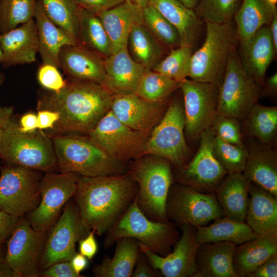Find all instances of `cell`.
I'll return each mask as SVG.
<instances>
[{"instance_id": "cell-10", "label": "cell", "mask_w": 277, "mask_h": 277, "mask_svg": "<svg viewBox=\"0 0 277 277\" xmlns=\"http://www.w3.org/2000/svg\"><path fill=\"white\" fill-rule=\"evenodd\" d=\"M40 171L14 165L1 169L0 211L21 217L40 201Z\"/></svg>"}, {"instance_id": "cell-27", "label": "cell", "mask_w": 277, "mask_h": 277, "mask_svg": "<svg viewBox=\"0 0 277 277\" xmlns=\"http://www.w3.org/2000/svg\"><path fill=\"white\" fill-rule=\"evenodd\" d=\"M236 245L229 242L203 243L196 254V277H238L232 263Z\"/></svg>"}, {"instance_id": "cell-23", "label": "cell", "mask_w": 277, "mask_h": 277, "mask_svg": "<svg viewBox=\"0 0 277 277\" xmlns=\"http://www.w3.org/2000/svg\"><path fill=\"white\" fill-rule=\"evenodd\" d=\"M97 15L109 37L111 54L127 46L133 28L143 24V9L125 1Z\"/></svg>"}, {"instance_id": "cell-41", "label": "cell", "mask_w": 277, "mask_h": 277, "mask_svg": "<svg viewBox=\"0 0 277 277\" xmlns=\"http://www.w3.org/2000/svg\"><path fill=\"white\" fill-rule=\"evenodd\" d=\"M193 48L180 46L172 48L151 69L180 83L187 78Z\"/></svg>"}, {"instance_id": "cell-19", "label": "cell", "mask_w": 277, "mask_h": 277, "mask_svg": "<svg viewBox=\"0 0 277 277\" xmlns=\"http://www.w3.org/2000/svg\"><path fill=\"white\" fill-rule=\"evenodd\" d=\"M164 103L146 101L135 93L114 94L110 111L122 123L140 131L150 132L164 114Z\"/></svg>"}, {"instance_id": "cell-61", "label": "cell", "mask_w": 277, "mask_h": 277, "mask_svg": "<svg viewBox=\"0 0 277 277\" xmlns=\"http://www.w3.org/2000/svg\"><path fill=\"white\" fill-rule=\"evenodd\" d=\"M125 1L136 5L142 9H144L149 5V0H125Z\"/></svg>"}, {"instance_id": "cell-36", "label": "cell", "mask_w": 277, "mask_h": 277, "mask_svg": "<svg viewBox=\"0 0 277 277\" xmlns=\"http://www.w3.org/2000/svg\"><path fill=\"white\" fill-rule=\"evenodd\" d=\"M78 42L105 57L111 54L108 34L97 14L80 7Z\"/></svg>"}, {"instance_id": "cell-47", "label": "cell", "mask_w": 277, "mask_h": 277, "mask_svg": "<svg viewBox=\"0 0 277 277\" xmlns=\"http://www.w3.org/2000/svg\"><path fill=\"white\" fill-rule=\"evenodd\" d=\"M43 277H81L73 269L70 261L55 263L40 272Z\"/></svg>"}, {"instance_id": "cell-28", "label": "cell", "mask_w": 277, "mask_h": 277, "mask_svg": "<svg viewBox=\"0 0 277 277\" xmlns=\"http://www.w3.org/2000/svg\"><path fill=\"white\" fill-rule=\"evenodd\" d=\"M214 193L224 216L245 222L249 199V181L243 172L227 173Z\"/></svg>"}, {"instance_id": "cell-21", "label": "cell", "mask_w": 277, "mask_h": 277, "mask_svg": "<svg viewBox=\"0 0 277 277\" xmlns=\"http://www.w3.org/2000/svg\"><path fill=\"white\" fill-rule=\"evenodd\" d=\"M58 61L60 68L71 78L104 85V60L95 51L80 44L65 46L60 52Z\"/></svg>"}, {"instance_id": "cell-48", "label": "cell", "mask_w": 277, "mask_h": 277, "mask_svg": "<svg viewBox=\"0 0 277 277\" xmlns=\"http://www.w3.org/2000/svg\"><path fill=\"white\" fill-rule=\"evenodd\" d=\"M81 7L96 14L111 9L125 0H75Z\"/></svg>"}, {"instance_id": "cell-20", "label": "cell", "mask_w": 277, "mask_h": 277, "mask_svg": "<svg viewBox=\"0 0 277 277\" xmlns=\"http://www.w3.org/2000/svg\"><path fill=\"white\" fill-rule=\"evenodd\" d=\"M0 48L3 54L1 64L4 68L35 62L38 40L34 19L0 34Z\"/></svg>"}, {"instance_id": "cell-26", "label": "cell", "mask_w": 277, "mask_h": 277, "mask_svg": "<svg viewBox=\"0 0 277 277\" xmlns=\"http://www.w3.org/2000/svg\"><path fill=\"white\" fill-rule=\"evenodd\" d=\"M34 17L37 27L38 52L42 64H51L58 68V56L61 49L65 46L80 44L48 18L39 0H37Z\"/></svg>"}, {"instance_id": "cell-29", "label": "cell", "mask_w": 277, "mask_h": 277, "mask_svg": "<svg viewBox=\"0 0 277 277\" xmlns=\"http://www.w3.org/2000/svg\"><path fill=\"white\" fill-rule=\"evenodd\" d=\"M149 5L176 29L180 46L193 48L201 27V19L194 10L186 7L178 0H149Z\"/></svg>"}, {"instance_id": "cell-64", "label": "cell", "mask_w": 277, "mask_h": 277, "mask_svg": "<svg viewBox=\"0 0 277 277\" xmlns=\"http://www.w3.org/2000/svg\"><path fill=\"white\" fill-rule=\"evenodd\" d=\"M4 256L3 250L0 247V264L4 261Z\"/></svg>"}, {"instance_id": "cell-6", "label": "cell", "mask_w": 277, "mask_h": 277, "mask_svg": "<svg viewBox=\"0 0 277 277\" xmlns=\"http://www.w3.org/2000/svg\"><path fill=\"white\" fill-rule=\"evenodd\" d=\"M206 34L202 46L191 57L190 79L221 85L229 58L235 50V31L231 23L206 22Z\"/></svg>"}, {"instance_id": "cell-31", "label": "cell", "mask_w": 277, "mask_h": 277, "mask_svg": "<svg viewBox=\"0 0 277 277\" xmlns=\"http://www.w3.org/2000/svg\"><path fill=\"white\" fill-rule=\"evenodd\" d=\"M245 222L258 235L277 229V197L249 182Z\"/></svg>"}, {"instance_id": "cell-62", "label": "cell", "mask_w": 277, "mask_h": 277, "mask_svg": "<svg viewBox=\"0 0 277 277\" xmlns=\"http://www.w3.org/2000/svg\"><path fill=\"white\" fill-rule=\"evenodd\" d=\"M186 7L194 10L199 0H178Z\"/></svg>"}, {"instance_id": "cell-53", "label": "cell", "mask_w": 277, "mask_h": 277, "mask_svg": "<svg viewBox=\"0 0 277 277\" xmlns=\"http://www.w3.org/2000/svg\"><path fill=\"white\" fill-rule=\"evenodd\" d=\"M142 251V250H141ZM131 276H156L155 270L151 266L145 254L142 251L135 265Z\"/></svg>"}, {"instance_id": "cell-54", "label": "cell", "mask_w": 277, "mask_h": 277, "mask_svg": "<svg viewBox=\"0 0 277 277\" xmlns=\"http://www.w3.org/2000/svg\"><path fill=\"white\" fill-rule=\"evenodd\" d=\"M13 107L2 106L0 103V159L1 150L6 129L12 118Z\"/></svg>"}, {"instance_id": "cell-24", "label": "cell", "mask_w": 277, "mask_h": 277, "mask_svg": "<svg viewBox=\"0 0 277 277\" xmlns=\"http://www.w3.org/2000/svg\"><path fill=\"white\" fill-rule=\"evenodd\" d=\"M240 44L241 64L249 76L259 86L264 83L266 70L276 53L268 27H263Z\"/></svg>"}, {"instance_id": "cell-40", "label": "cell", "mask_w": 277, "mask_h": 277, "mask_svg": "<svg viewBox=\"0 0 277 277\" xmlns=\"http://www.w3.org/2000/svg\"><path fill=\"white\" fill-rule=\"evenodd\" d=\"M36 2L37 0H0V33L33 19Z\"/></svg>"}, {"instance_id": "cell-49", "label": "cell", "mask_w": 277, "mask_h": 277, "mask_svg": "<svg viewBox=\"0 0 277 277\" xmlns=\"http://www.w3.org/2000/svg\"><path fill=\"white\" fill-rule=\"evenodd\" d=\"M21 219L0 211V245L9 238Z\"/></svg>"}, {"instance_id": "cell-46", "label": "cell", "mask_w": 277, "mask_h": 277, "mask_svg": "<svg viewBox=\"0 0 277 277\" xmlns=\"http://www.w3.org/2000/svg\"><path fill=\"white\" fill-rule=\"evenodd\" d=\"M39 84L45 89L52 92H57L63 89L66 84L58 68L49 64H42L37 73Z\"/></svg>"}, {"instance_id": "cell-39", "label": "cell", "mask_w": 277, "mask_h": 277, "mask_svg": "<svg viewBox=\"0 0 277 277\" xmlns=\"http://www.w3.org/2000/svg\"><path fill=\"white\" fill-rule=\"evenodd\" d=\"M180 83L152 70H146L142 76L135 93L152 103H165L177 88Z\"/></svg>"}, {"instance_id": "cell-22", "label": "cell", "mask_w": 277, "mask_h": 277, "mask_svg": "<svg viewBox=\"0 0 277 277\" xmlns=\"http://www.w3.org/2000/svg\"><path fill=\"white\" fill-rule=\"evenodd\" d=\"M104 86L113 94L135 93L138 82L147 70L130 55L127 46L106 57Z\"/></svg>"}, {"instance_id": "cell-45", "label": "cell", "mask_w": 277, "mask_h": 277, "mask_svg": "<svg viewBox=\"0 0 277 277\" xmlns=\"http://www.w3.org/2000/svg\"><path fill=\"white\" fill-rule=\"evenodd\" d=\"M210 127L215 135L223 141L237 145H243L238 120L217 114Z\"/></svg>"}, {"instance_id": "cell-15", "label": "cell", "mask_w": 277, "mask_h": 277, "mask_svg": "<svg viewBox=\"0 0 277 277\" xmlns=\"http://www.w3.org/2000/svg\"><path fill=\"white\" fill-rule=\"evenodd\" d=\"M46 232L34 229L28 221L21 219L8 239L4 262L18 277L39 276Z\"/></svg>"}, {"instance_id": "cell-59", "label": "cell", "mask_w": 277, "mask_h": 277, "mask_svg": "<svg viewBox=\"0 0 277 277\" xmlns=\"http://www.w3.org/2000/svg\"><path fill=\"white\" fill-rule=\"evenodd\" d=\"M271 16L277 12V0H260Z\"/></svg>"}, {"instance_id": "cell-3", "label": "cell", "mask_w": 277, "mask_h": 277, "mask_svg": "<svg viewBox=\"0 0 277 277\" xmlns=\"http://www.w3.org/2000/svg\"><path fill=\"white\" fill-rule=\"evenodd\" d=\"M57 167L62 172L95 177L122 173L118 161L94 143L88 136L68 133L52 138Z\"/></svg>"}, {"instance_id": "cell-34", "label": "cell", "mask_w": 277, "mask_h": 277, "mask_svg": "<svg viewBox=\"0 0 277 277\" xmlns=\"http://www.w3.org/2000/svg\"><path fill=\"white\" fill-rule=\"evenodd\" d=\"M127 49L132 59L147 70H151L162 60L164 53L161 43L144 24L136 25L132 29Z\"/></svg>"}, {"instance_id": "cell-50", "label": "cell", "mask_w": 277, "mask_h": 277, "mask_svg": "<svg viewBox=\"0 0 277 277\" xmlns=\"http://www.w3.org/2000/svg\"><path fill=\"white\" fill-rule=\"evenodd\" d=\"M60 118L59 113L53 110L39 109L37 114V129H52Z\"/></svg>"}, {"instance_id": "cell-37", "label": "cell", "mask_w": 277, "mask_h": 277, "mask_svg": "<svg viewBox=\"0 0 277 277\" xmlns=\"http://www.w3.org/2000/svg\"><path fill=\"white\" fill-rule=\"evenodd\" d=\"M245 131L262 144L270 143L277 132V107L255 104L244 119Z\"/></svg>"}, {"instance_id": "cell-5", "label": "cell", "mask_w": 277, "mask_h": 277, "mask_svg": "<svg viewBox=\"0 0 277 277\" xmlns=\"http://www.w3.org/2000/svg\"><path fill=\"white\" fill-rule=\"evenodd\" d=\"M149 155L136 159L128 173L138 184L136 197L141 210L156 222H168L166 204L172 184L170 162L161 157Z\"/></svg>"}, {"instance_id": "cell-63", "label": "cell", "mask_w": 277, "mask_h": 277, "mask_svg": "<svg viewBox=\"0 0 277 277\" xmlns=\"http://www.w3.org/2000/svg\"><path fill=\"white\" fill-rule=\"evenodd\" d=\"M2 50L0 48V64L1 63V61H2ZM4 80H5V76L4 75V74L0 72V86L2 85L4 81Z\"/></svg>"}, {"instance_id": "cell-44", "label": "cell", "mask_w": 277, "mask_h": 277, "mask_svg": "<svg viewBox=\"0 0 277 277\" xmlns=\"http://www.w3.org/2000/svg\"><path fill=\"white\" fill-rule=\"evenodd\" d=\"M239 2L240 0H199L194 10L205 23H227L233 18Z\"/></svg>"}, {"instance_id": "cell-32", "label": "cell", "mask_w": 277, "mask_h": 277, "mask_svg": "<svg viewBox=\"0 0 277 277\" xmlns=\"http://www.w3.org/2000/svg\"><path fill=\"white\" fill-rule=\"evenodd\" d=\"M214 221L209 226H195V239L199 244L229 242L237 246L258 235L245 222L226 216Z\"/></svg>"}, {"instance_id": "cell-38", "label": "cell", "mask_w": 277, "mask_h": 277, "mask_svg": "<svg viewBox=\"0 0 277 277\" xmlns=\"http://www.w3.org/2000/svg\"><path fill=\"white\" fill-rule=\"evenodd\" d=\"M39 1L48 18L78 42L80 6L75 0Z\"/></svg>"}, {"instance_id": "cell-58", "label": "cell", "mask_w": 277, "mask_h": 277, "mask_svg": "<svg viewBox=\"0 0 277 277\" xmlns=\"http://www.w3.org/2000/svg\"><path fill=\"white\" fill-rule=\"evenodd\" d=\"M268 29L276 52H277V12L272 16Z\"/></svg>"}, {"instance_id": "cell-16", "label": "cell", "mask_w": 277, "mask_h": 277, "mask_svg": "<svg viewBox=\"0 0 277 277\" xmlns=\"http://www.w3.org/2000/svg\"><path fill=\"white\" fill-rule=\"evenodd\" d=\"M179 88L183 95L185 131L189 137L200 136L211 127L217 114L219 87L186 78Z\"/></svg>"}, {"instance_id": "cell-30", "label": "cell", "mask_w": 277, "mask_h": 277, "mask_svg": "<svg viewBox=\"0 0 277 277\" xmlns=\"http://www.w3.org/2000/svg\"><path fill=\"white\" fill-rule=\"evenodd\" d=\"M250 148L243 173L253 183L277 197V157L267 145Z\"/></svg>"}, {"instance_id": "cell-4", "label": "cell", "mask_w": 277, "mask_h": 277, "mask_svg": "<svg viewBox=\"0 0 277 277\" xmlns=\"http://www.w3.org/2000/svg\"><path fill=\"white\" fill-rule=\"evenodd\" d=\"M107 232L105 248L122 238H132L140 245L163 256L170 253L171 247L179 236L173 223L155 222L147 217L137 204L136 195L126 211Z\"/></svg>"}, {"instance_id": "cell-51", "label": "cell", "mask_w": 277, "mask_h": 277, "mask_svg": "<svg viewBox=\"0 0 277 277\" xmlns=\"http://www.w3.org/2000/svg\"><path fill=\"white\" fill-rule=\"evenodd\" d=\"M94 234L95 232L91 230L87 236L78 242L80 253L89 260L94 256L98 250Z\"/></svg>"}, {"instance_id": "cell-14", "label": "cell", "mask_w": 277, "mask_h": 277, "mask_svg": "<svg viewBox=\"0 0 277 277\" xmlns=\"http://www.w3.org/2000/svg\"><path fill=\"white\" fill-rule=\"evenodd\" d=\"M50 229L41 261L40 268L43 270L55 263L70 261L77 253L76 243L90 231L83 225L77 206L72 203L66 205Z\"/></svg>"}, {"instance_id": "cell-18", "label": "cell", "mask_w": 277, "mask_h": 277, "mask_svg": "<svg viewBox=\"0 0 277 277\" xmlns=\"http://www.w3.org/2000/svg\"><path fill=\"white\" fill-rule=\"evenodd\" d=\"M182 234L172 252L161 256L139 245L151 266L165 277H196L195 258L200 245L195 239V227L181 226Z\"/></svg>"}, {"instance_id": "cell-42", "label": "cell", "mask_w": 277, "mask_h": 277, "mask_svg": "<svg viewBox=\"0 0 277 277\" xmlns=\"http://www.w3.org/2000/svg\"><path fill=\"white\" fill-rule=\"evenodd\" d=\"M143 24L161 44L172 48L180 46L176 29L150 5L143 9Z\"/></svg>"}, {"instance_id": "cell-17", "label": "cell", "mask_w": 277, "mask_h": 277, "mask_svg": "<svg viewBox=\"0 0 277 277\" xmlns=\"http://www.w3.org/2000/svg\"><path fill=\"white\" fill-rule=\"evenodd\" d=\"M199 148L193 159L182 169L183 185L203 193H214L227 172L214 156L213 143L215 134L211 127L200 134Z\"/></svg>"}, {"instance_id": "cell-35", "label": "cell", "mask_w": 277, "mask_h": 277, "mask_svg": "<svg viewBox=\"0 0 277 277\" xmlns=\"http://www.w3.org/2000/svg\"><path fill=\"white\" fill-rule=\"evenodd\" d=\"M233 18L236 24V38L241 43L263 27L268 25L272 16L260 0H242Z\"/></svg>"}, {"instance_id": "cell-57", "label": "cell", "mask_w": 277, "mask_h": 277, "mask_svg": "<svg viewBox=\"0 0 277 277\" xmlns=\"http://www.w3.org/2000/svg\"><path fill=\"white\" fill-rule=\"evenodd\" d=\"M277 91V73L275 72L266 80L264 90L261 92L265 95L275 94Z\"/></svg>"}, {"instance_id": "cell-33", "label": "cell", "mask_w": 277, "mask_h": 277, "mask_svg": "<svg viewBox=\"0 0 277 277\" xmlns=\"http://www.w3.org/2000/svg\"><path fill=\"white\" fill-rule=\"evenodd\" d=\"M114 255L105 258L101 264L94 266L93 272L96 277L131 276L142 252L138 242L125 238L116 242Z\"/></svg>"}, {"instance_id": "cell-43", "label": "cell", "mask_w": 277, "mask_h": 277, "mask_svg": "<svg viewBox=\"0 0 277 277\" xmlns=\"http://www.w3.org/2000/svg\"><path fill=\"white\" fill-rule=\"evenodd\" d=\"M215 157L227 173L243 172L248 155L247 149L223 141L215 136L213 143Z\"/></svg>"}, {"instance_id": "cell-2", "label": "cell", "mask_w": 277, "mask_h": 277, "mask_svg": "<svg viewBox=\"0 0 277 277\" xmlns=\"http://www.w3.org/2000/svg\"><path fill=\"white\" fill-rule=\"evenodd\" d=\"M136 192V183L128 173L80 176L74 196L83 225L102 235L121 216Z\"/></svg>"}, {"instance_id": "cell-25", "label": "cell", "mask_w": 277, "mask_h": 277, "mask_svg": "<svg viewBox=\"0 0 277 277\" xmlns=\"http://www.w3.org/2000/svg\"><path fill=\"white\" fill-rule=\"evenodd\" d=\"M277 254V229L258 235L236 246L232 263L238 277H248L259 266Z\"/></svg>"}, {"instance_id": "cell-60", "label": "cell", "mask_w": 277, "mask_h": 277, "mask_svg": "<svg viewBox=\"0 0 277 277\" xmlns=\"http://www.w3.org/2000/svg\"><path fill=\"white\" fill-rule=\"evenodd\" d=\"M0 276L18 277L17 274L4 261L0 264Z\"/></svg>"}, {"instance_id": "cell-13", "label": "cell", "mask_w": 277, "mask_h": 277, "mask_svg": "<svg viewBox=\"0 0 277 277\" xmlns=\"http://www.w3.org/2000/svg\"><path fill=\"white\" fill-rule=\"evenodd\" d=\"M167 217L182 226L206 225L224 216L214 193H203L184 185H171L168 194Z\"/></svg>"}, {"instance_id": "cell-52", "label": "cell", "mask_w": 277, "mask_h": 277, "mask_svg": "<svg viewBox=\"0 0 277 277\" xmlns=\"http://www.w3.org/2000/svg\"><path fill=\"white\" fill-rule=\"evenodd\" d=\"M277 254H275L259 266L248 277H276Z\"/></svg>"}, {"instance_id": "cell-11", "label": "cell", "mask_w": 277, "mask_h": 277, "mask_svg": "<svg viewBox=\"0 0 277 277\" xmlns=\"http://www.w3.org/2000/svg\"><path fill=\"white\" fill-rule=\"evenodd\" d=\"M185 127L183 104L177 100L171 102L160 121L150 132L146 155L161 157L182 166L188 154Z\"/></svg>"}, {"instance_id": "cell-56", "label": "cell", "mask_w": 277, "mask_h": 277, "mask_svg": "<svg viewBox=\"0 0 277 277\" xmlns=\"http://www.w3.org/2000/svg\"><path fill=\"white\" fill-rule=\"evenodd\" d=\"M70 262L74 271L80 275L88 265L87 258L78 252L71 259Z\"/></svg>"}, {"instance_id": "cell-9", "label": "cell", "mask_w": 277, "mask_h": 277, "mask_svg": "<svg viewBox=\"0 0 277 277\" xmlns=\"http://www.w3.org/2000/svg\"><path fill=\"white\" fill-rule=\"evenodd\" d=\"M150 132L133 129L119 121L110 110L88 133L89 138L121 162L146 155Z\"/></svg>"}, {"instance_id": "cell-55", "label": "cell", "mask_w": 277, "mask_h": 277, "mask_svg": "<svg viewBox=\"0 0 277 277\" xmlns=\"http://www.w3.org/2000/svg\"><path fill=\"white\" fill-rule=\"evenodd\" d=\"M19 130L24 133L32 132L37 129V114L29 112L24 114L18 123Z\"/></svg>"}, {"instance_id": "cell-7", "label": "cell", "mask_w": 277, "mask_h": 277, "mask_svg": "<svg viewBox=\"0 0 277 277\" xmlns=\"http://www.w3.org/2000/svg\"><path fill=\"white\" fill-rule=\"evenodd\" d=\"M1 159L12 164L40 171L57 167L52 140L41 130L24 133L11 119L3 138Z\"/></svg>"}, {"instance_id": "cell-12", "label": "cell", "mask_w": 277, "mask_h": 277, "mask_svg": "<svg viewBox=\"0 0 277 277\" xmlns=\"http://www.w3.org/2000/svg\"><path fill=\"white\" fill-rule=\"evenodd\" d=\"M80 175L72 172L47 171L39 182L40 201L28 215L31 227L47 231L56 222L69 200L74 195Z\"/></svg>"}, {"instance_id": "cell-8", "label": "cell", "mask_w": 277, "mask_h": 277, "mask_svg": "<svg viewBox=\"0 0 277 277\" xmlns=\"http://www.w3.org/2000/svg\"><path fill=\"white\" fill-rule=\"evenodd\" d=\"M259 96V86L245 70L234 50L219 87L217 114L244 120Z\"/></svg>"}, {"instance_id": "cell-1", "label": "cell", "mask_w": 277, "mask_h": 277, "mask_svg": "<svg viewBox=\"0 0 277 277\" xmlns=\"http://www.w3.org/2000/svg\"><path fill=\"white\" fill-rule=\"evenodd\" d=\"M113 95L98 83L71 78L59 91L43 94L37 107L59 113L53 132L88 134L110 110Z\"/></svg>"}]
</instances>
